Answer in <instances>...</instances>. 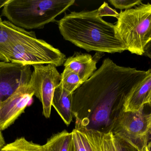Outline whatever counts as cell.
<instances>
[{
    "label": "cell",
    "instance_id": "cell-17",
    "mask_svg": "<svg viewBox=\"0 0 151 151\" xmlns=\"http://www.w3.org/2000/svg\"><path fill=\"white\" fill-rule=\"evenodd\" d=\"M72 134L71 151H92L88 140L80 126L76 124Z\"/></svg>",
    "mask_w": 151,
    "mask_h": 151
},
{
    "label": "cell",
    "instance_id": "cell-7",
    "mask_svg": "<svg viewBox=\"0 0 151 151\" xmlns=\"http://www.w3.org/2000/svg\"><path fill=\"white\" fill-rule=\"evenodd\" d=\"M29 83L36 96L42 104L43 115L48 118L51 114L52 100L55 88L59 85L61 74L53 64L36 65Z\"/></svg>",
    "mask_w": 151,
    "mask_h": 151
},
{
    "label": "cell",
    "instance_id": "cell-1",
    "mask_svg": "<svg viewBox=\"0 0 151 151\" xmlns=\"http://www.w3.org/2000/svg\"><path fill=\"white\" fill-rule=\"evenodd\" d=\"M149 72L119 66L109 58L104 59L99 68L73 93V113L90 110L76 121L93 111L82 122L76 123L104 133L111 131L115 123L114 111L122 110L126 98Z\"/></svg>",
    "mask_w": 151,
    "mask_h": 151
},
{
    "label": "cell",
    "instance_id": "cell-11",
    "mask_svg": "<svg viewBox=\"0 0 151 151\" xmlns=\"http://www.w3.org/2000/svg\"><path fill=\"white\" fill-rule=\"evenodd\" d=\"M96 60L90 54L76 52L66 59L64 66L78 74L83 82L96 71Z\"/></svg>",
    "mask_w": 151,
    "mask_h": 151
},
{
    "label": "cell",
    "instance_id": "cell-20",
    "mask_svg": "<svg viewBox=\"0 0 151 151\" xmlns=\"http://www.w3.org/2000/svg\"><path fill=\"white\" fill-rule=\"evenodd\" d=\"M109 2L115 8L121 10L129 9L132 7L139 6L142 4V1L134 0H110Z\"/></svg>",
    "mask_w": 151,
    "mask_h": 151
},
{
    "label": "cell",
    "instance_id": "cell-2",
    "mask_svg": "<svg viewBox=\"0 0 151 151\" xmlns=\"http://www.w3.org/2000/svg\"><path fill=\"white\" fill-rule=\"evenodd\" d=\"M66 40L88 52L122 53L127 50L115 25L98 15V10L72 12L57 21Z\"/></svg>",
    "mask_w": 151,
    "mask_h": 151
},
{
    "label": "cell",
    "instance_id": "cell-12",
    "mask_svg": "<svg viewBox=\"0 0 151 151\" xmlns=\"http://www.w3.org/2000/svg\"><path fill=\"white\" fill-rule=\"evenodd\" d=\"M31 32L15 25L9 20L3 21L0 17V55L6 58L12 46Z\"/></svg>",
    "mask_w": 151,
    "mask_h": 151
},
{
    "label": "cell",
    "instance_id": "cell-14",
    "mask_svg": "<svg viewBox=\"0 0 151 151\" xmlns=\"http://www.w3.org/2000/svg\"><path fill=\"white\" fill-rule=\"evenodd\" d=\"M72 132L63 130L53 135L44 144L47 151H71Z\"/></svg>",
    "mask_w": 151,
    "mask_h": 151
},
{
    "label": "cell",
    "instance_id": "cell-30",
    "mask_svg": "<svg viewBox=\"0 0 151 151\" xmlns=\"http://www.w3.org/2000/svg\"><path fill=\"white\" fill-rule=\"evenodd\" d=\"M150 104V105H151V103Z\"/></svg>",
    "mask_w": 151,
    "mask_h": 151
},
{
    "label": "cell",
    "instance_id": "cell-8",
    "mask_svg": "<svg viewBox=\"0 0 151 151\" xmlns=\"http://www.w3.org/2000/svg\"><path fill=\"white\" fill-rule=\"evenodd\" d=\"M31 66L0 60V105L19 87L29 83Z\"/></svg>",
    "mask_w": 151,
    "mask_h": 151
},
{
    "label": "cell",
    "instance_id": "cell-21",
    "mask_svg": "<svg viewBox=\"0 0 151 151\" xmlns=\"http://www.w3.org/2000/svg\"><path fill=\"white\" fill-rule=\"evenodd\" d=\"M97 10L98 15L102 17L104 16H111L118 19L119 16V13L115 10L111 8L106 2H104L103 4Z\"/></svg>",
    "mask_w": 151,
    "mask_h": 151
},
{
    "label": "cell",
    "instance_id": "cell-6",
    "mask_svg": "<svg viewBox=\"0 0 151 151\" xmlns=\"http://www.w3.org/2000/svg\"><path fill=\"white\" fill-rule=\"evenodd\" d=\"M143 111L124 112L122 110L111 131L117 139L137 151L145 150L151 134V113L146 114Z\"/></svg>",
    "mask_w": 151,
    "mask_h": 151
},
{
    "label": "cell",
    "instance_id": "cell-4",
    "mask_svg": "<svg viewBox=\"0 0 151 151\" xmlns=\"http://www.w3.org/2000/svg\"><path fill=\"white\" fill-rule=\"evenodd\" d=\"M115 25L127 50L142 56L151 42V4L121 11Z\"/></svg>",
    "mask_w": 151,
    "mask_h": 151
},
{
    "label": "cell",
    "instance_id": "cell-16",
    "mask_svg": "<svg viewBox=\"0 0 151 151\" xmlns=\"http://www.w3.org/2000/svg\"><path fill=\"white\" fill-rule=\"evenodd\" d=\"M83 83L78 74L68 68H65L61 74L59 84L66 91L73 94Z\"/></svg>",
    "mask_w": 151,
    "mask_h": 151
},
{
    "label": "cell",
    "instance_id": "cell-27",
    "mask_svg": "<svg viewBox=\"0 0 151 151\" xmlns=\"http://www.w3.org/2000/svg\"><path fill=\"white\" fill-rule=\"evenodd\" d=\"M146 149L150 151H151V140L150 142L148 144H147V147H146Z\"/></svg>",
    "mask_w": 151,
    "mask_h": 151
},
{
    "label": "cell",
    "instance_id": "cell-5",
    "mask_svg": "<svg viewBox=\"0 0 151 151\" xmlns=\"http://www.w3.org/2000/svg\"><path fill=\"white\" fill-rule=\"evenodd\" d=\"M6 58L9 62L24 65L50 64L56 67L64 65L67 59L58 49L44 40L38 39L34 31L12 45Z\"/></svg>",
    "mask_w": 151,
    "mask_h": 151
},
{
    "label": "cell",
    "instance_id": "cell-3",
    "mask_svg": "<svg viewBox=\"0 0 151 151\" xmlns=\"http://www.w3.org/2000/svg\"><path fill=\"white\" fill-rule=\"evenodd\" d=\"M74 0H9L1 15L24 29H42L74 4Z\"/></svg>",
    "mask_w": 151,
    "mask_h": 151
},
{
    "label": "cell",
    "instance_id": "cell-25",
    "mask_svg": "<svg viewBox=\"0 0 151 151\" xmlns=\"http://www.w3.org/2000/svg\"><path fill=\"white\" fill-rule=\"evenodd\" d=\"M9 0H0V9L3 8L5 4Z\"/></svg>",
    "mask_w": 151,
    "mask_h": 151
},
{
    "label": "cell",
    "instance_id": "cell-24",
    "mask_svg": "<svg viewBox=\"0 0 151 151\" xmlns=\"http://www.w3.org/2000/svg\"><path fill=\"white\" fill-rule=\"evenodd\" d=\"M5 145V141L1 133V130L0 129V151L2 148Z\"/></svg>",
    "mask_w": 151,
    "mask_h": 151
},
{
    "label": "cell",
    "instance_id": "cell-9",
    "mask_svg": "<svg viewBox=\"0 0 151 151\" xmlns=\"http://www.w3.org/2000/svg\"><path fill=\"white\" fill-rule=\"evenodd\" d=\"M34 91L30 83L19 87L0 105V129L5 130L14 123L32 100Z\"/></svg>",
    "mask_w": 151,
    "mask_h": 151
},
{
    "label": "cell",
    "instance_id": "cell-29",
    "mask_svg": "<svg viewBox=\"0 0 151 151\" xmlns=\"http://www.w3.org/2000/svg\"><path fill=\"white\" fill-rule=\"evenodd\" d=\"M151 103V97H150V104Z\"/></svg>",
    "mask_w": 151,
    "mask_h": 151
},
{
    "label": "cell",
    "instance_id": "cell-10",
    "mask_svg": "<svg viewBox=\"0 0 151 151\" xmlns=\"http://www.w3.org/2000/svg\"><path fill=\"white\" fill-rule=\"evenodd\" d=\"M145 78L126 98L123 105L124 112L138 111L150 103L151 95V69Z\"/></svg>",
    "mask_w": 151,
    "mask_h": 151
},
{
    "label": "cell",
    "instance_id": "cell-23",
    "mask_svg": "<svg viewBox=\"0 0 151 151\" xmlns=\"http://www.w3.org/2000/svg\"><path fill=\"white\" fill-rule=\"evenodd\" d=\"M144 55L147 56L151 59V42L146 47Z\"/></svg>",
    "mask_w": 151,
    "mask_h": 151
},
{
    "label": "cell",
    "instance_id": "cell-13",
    "mask_svg": "<svg viewBox=\"0 0 151 151\" xmlns=\"http://www.w3.org/2000/svg\"><path fill=\"white\" fill-rule=\"evenodd\" d=\"M72 94L58 85L55 89L52 106L55 109L66 126L71 123L73 117Z\"/></svg>",
    "mask_w": 151,
    "mask_h": 151
},
{
    "label": "cell",
    "instance_id": "cell-26",
    "mask_svg": "<svg viewBox=\"0 0 151 151\" xmlns=\"http://www.w3.org/2000/svg\"><path fill=\"white\" fill-rule=\"evenodd\" d=\"M0 60L1 61H6V62H8V60L6 59V58L4 57L2 55H0Z\"/></svg>",
    "mask_w": 151,
    "mask_h": 151
},
{
    "label": "cell",
    "instance_id": "cell-15",
    "mask_svg": "<svg viewBox=\"0 0 151 151\" xmlns=\"http://www.w3.org/2000/svg\"><path fill=\"white\" fill-rule=\"evenodd\" d=\"M1 151H47L45 145L27 141L24 137L16 139L13 142L4 145Z\"/></svg>",
    "mask_w": 151,
    "mask_h": 151
},
{
    "label": "cell",
    "instance_id": "cell-18",
    "mask_svg": "<svg viewBox=\"0 0 151 151\" xmlns=\"http://www.w3.org/2000/svg\"><path fill=\"white\" fill-rule=\"evenodd\" d=\"M77 125L82 129L88 140L92 151H104L103 146L104 133L96 129H88L78 124Z\"/></svg>",
    "mask_w": 151,
    "mask_h": 151
},
{
    "label": "cell",
    "instance_id": "cell-19",
    "mask_svg": "<svg viewBox=\"0 0 151 151\" xmlns=\"http://www.w3.org/2000/svg\"><path fill=\"white\" fill-rule=\"evenodd\" d=\"M103 146L104 151H119L116 139L112 131L104 133Z\"/></svg>",
    "mask_w": 151,
    "mask_h": 151
},
{
    "label": "cell",
    "instance_id": "cell-28",
    "mask_svg": "<svg viewBox=\"0 0 151 151\" xmlns=\"http://www.w3.org/2000/svg\"><path fill=\"white\" fill-rule=\"evenodd\" d=\"M144 151H150L148 150H147V149H146V148H145V150Z\"/></svg>",
    "mask_w": 151,
    "mask_h": 151
},
{
    "label": "cell",
    "instance_id": "cell-22",
    "mask_svg": "<svg viewBox=\"0 0 151 151\" xmlns=\"http://www.w3.org/2000/svg\"><path fill=\"white\" fill-rule=\"evenodd\" d=\"M115 139H116V144H117L119 151H130L129 149L127 147V144L117 139L116 137Z\"/></svg>",
    "mask_w": 151,
    "mask_h": 151
}]
</instances>
